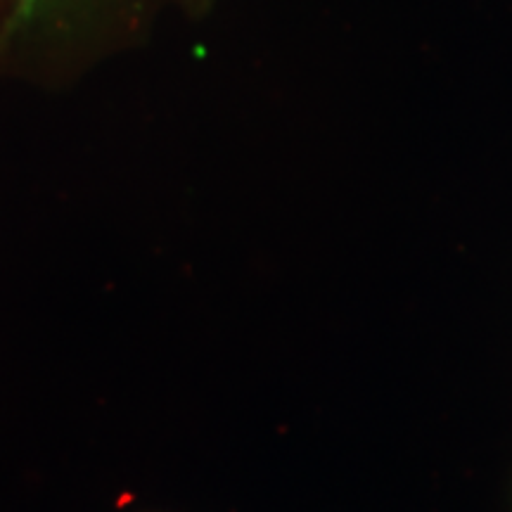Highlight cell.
Listing matches in <instances>:
<instances>
[{
  "mask_svg": "<svg viewBox=\"0 0 512 512\" xmlns=\"http://www.w3.org/2000/svg\"><path fill=\"white\" fill-rule=\"evenodd\" d=\"M38 5V0H19V10H17V17L19 19H27L29 12L34 10Z\"/></svg>",
  "mask_w": 512,
  "mask_h": 512,
  "instance_id": "6da1fadb",
  "label": "cell"
}]
</instances>
